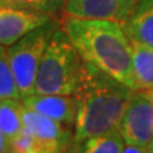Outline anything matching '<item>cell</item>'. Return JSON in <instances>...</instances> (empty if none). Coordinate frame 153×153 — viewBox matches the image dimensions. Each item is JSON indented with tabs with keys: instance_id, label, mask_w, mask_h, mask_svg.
<instances>
[{
	"instance_id": "obj_1",
	"label": "cell",
	"mask_w": 153,
	"mask_h": 153,
	"mask_svg": "<svg viewBox=\"0 0 153 153\" xmlns=\"http://www.w3.org/2000/svg\"><path fill=\"white\" fill-rule=\"evenodd\" d=\"M134 91L84 61L75 92V146L88 138L116 130Z\"/></svg>"
},
{
	"instance_id": "obj_2",
	"label": "cell",
	"mask_w": 153,
	"mask_h": 153,
	"mask_svg": "<svg viewBox=\"0 0 153 153\" xmlns=\"http://www.w3.org/2000/svg\"><path fill=\"white\" fill-rule=\"evenodd\" d=\"M59 25L85 63L134 91L131 44L121 25L69 16H61Z\"/></svg>"
},
{
	"instance_id": "obj_3",
	"label": "cell",
	"mask_w": 153,
	"mask_h": 153,
	"mask_svg": "<svg viewBox=\"0 0 153 153\" xmlns=\"http://www.w3.org/2000/svg\"><path fill=\"white\" fill-rule=\"evenodd\" d=\"M83 65L84 60L59 25L41 57L33 93L75 94Z\"/></svg>"
},
{
	"instance_id": "obj_4",
	"label": "cell",
	"mask_w": 153,
	"mask_h": 153,
	"mask_svg": "<svg viewBox=\"0 0 153 153\" xmlns=\"http://www.w3.org/2000/svg\"><path fill=\"white\" fill-rule=\"evenodd\" d=\"M57 27L59 21L51 19L46 25L27 33L13 45L7 46L8 59L16 78L21 100L33 93L41 57L51 35Z\"/></svg>"
},
{
	"instance_id": "obj_5",
	"label": "cell",
	"mask_w": 153,
	"mask_h": 153,
	"mask_svg": "<svg viewBox=\"0 0 153 153\" xmlns=\"http://www.w3.org/2000/svg\"><path fill=\"white\" fill-rule=\"evenodd\" d=\"M117 131L125 144L148 146L153 139V103L139 91H134L125 107Z\"/></svg>"
},
{
	"instance_id": "obj_6",
	"label": "cell",
	"mask_w": 153,
	"mask_h": 153,
	"mask_svg": "<svg viewBox=\"0 0 153 153\" xmlns=\"http://www.w3.org/2000/svg\"><path fill=\"white\" fill-rule=\"evenodd\" d=\"M138 0H66L63 16L101 19L124 26L133 16Z\"/></svg>"
},
{
	"instance_id": "obj_7",
	"label": "cell",
	"mask_w": 153,
	"mask_h": 153,
	"mask_svg": "<svg viewBox=\"0 0 153 153\" xmlns=\"http://www.w3.org/2000/svg\"><path fill=\"white\" fill-rule=\"evenodd\" d=\"M22 119L23 128L41 142L46 152L65 153L68 151L69 143L73 139L71 128L65 126L26 106L23 107Z\"/></svg>"
},
{
	"instance_id": "obj_8",
	"label": "cell",
	"mask_w": 153,
	"mask_h": 153,
	"mask_svg": "<svg viewBox=\"0 0 153 153\" xmlns=\"http://www.w3.org/2000/svg\"><path fill=\"white\" fill-rule=\"evenodd\" d=\"M51 19L47 14L0 5V45L10 46L27 33L46 25Z\"/></svg>"
},
{
	"instance_id": "obj_9",
	"label": "cell",
	"mask_w": 153,
	"mask_h": 153,
	"mask_svg": "<svg viewBox=\"0 0 153 153\" xmlns=\"http://www.w3.org/2000/svg\"><path fill=\"white\" fill-rule=\"evenodd\" d=\"M26 107L74 129L76 116V98L74 94H42L32 93L22 98Z\"/></svg>"
},
{
	"instance_id": "obj_10",
	"label": "cell",
	"mask_w": 153,
	"mask_h": 153,
	"mask_svg": "<svg viewBox=\"0 0 153 153\" xmlns=\"http://www.w3.org/2000/svg\"><path fill=\"white\" fill-rule=\"evenodd\" d=\"M123 28L130 41L153 49V0H138L133 16Z\"/></svg>"
},
{
	"instance_id": "obj_11",
	"label": "cell",
	"mask_w": 153,
	"mask_h": 153,
	"mask_svg": "<svg viewBox=\"0 0 153 153\" xmlns=\"http://www.w3.org/2000/svg\"><path fill=\"white\" fill-rule=\"evenodd\" d=\"M130 44L134 91H147L153 87V49L133 41Z\"/></svg>"
},
{
	"instance_id": "obj_12",
	"label": "cell",
	"mask_w": 153,
	"mask_h": 153,
	"mask_svg": "<svg viewBox=\"0 0 153 153\" xmlns=\"http://www.w3.org/2000/svg\"><path fill=\"white\" fill-rule=\"evenodd\" d=\"M23 102L21 100H0V130L7 142L23 130Z\"/></svg>"
},
{
	"instance_id": "obj_13",
	"label": "cell",
	"mask_w": 153,
	"mask_h": 153,
	"mask_svg": "<svg viewBox=\"0 0 153 153\" xmlns=\"http://www.w3.org/2000/svg\"><path fill=\"white\" fill-rule=\"evenodd\" d=\"M78 153H121L125 142L116 129L102 135L88 138L78 144Z\"/></svg>"
},
{
	"instance_id": "obj_14",
	"label": "cell",
	"mask_w": 153,
	"mask_h": 153,
	"mask_svg": "<svg viewBox=\"0 0 153 153\" xmlns=\"http://www.w3.org/2000/svg\"><path fill=\"white\" fill-rule=\"evenodd\" d=\"M65 1L66 0H0V5L42 13L55 18L60 14L63 16Z\"/></svg>"
},
{
	"instance_id": "obj_15",
	"label": "cell",
	"mask_w": 153,
	"mask_h": 153,
	"mask_svg": "<svg viewBox=\"0 0 153 153\" xmlns=\"http://www.w3.org/2000/svg\"><path fill=\"white\" fill-rule=\"evenodd\" d=\"M5 98L21 100L16 78L8 59L7 47L0 45V100Z\"/></svg>"
},
{
	"instance_id": "obj_16",
	"label": "cell",
	"mask_w": 153,
	"mask_h": 153,
	"mask_svg": "<svg viewBox=\"0 0 153 153\" xmlns=\"http://www.w3.org/2000/svg\"><path fill=\"white\" fill-rule=\"evenodd\" d=\"M45 147L41 142L23 128V130L8 142L7 153H44Z\"/></svg>"
},
{
	"instance_id": "obj_17",
	"label": "cell",
	"mask_w": 153,
	"mask_h": 153,
	"mask_svg": "<svg viewBox=\"0 0 153 153\" xmlns=\"http://www.w3.org/2000/svg\"><path fill=\"white\" fill-rule=\"evenodd\" d=\"M121 153H149L146 146H134V144H125Z\"/></svg>"
},
{
	"instance_id": "obj_18",
	"label": "cell",
	"mask_w": 153,
	"mask_h": 153,
	"mask_svg": "<svg viewBox=\"0 0 153 153\" xmlns=\"http://www.w3.org/2000/svg\"><path fill=\"white\" fill-rule=\"evenodd\" d=\"M7 149H8V142L1 130H0V153H7Z\"/></svg>"
},
{
	"instance_id": "obj_19",
	"label": "cell",
	"mask_w": 153,
	"mask_h": 153,
	"mask_svg": "<svg viewBox=\"0 0 153 153\" xmlns=\"http://www.w3.org/2000/svg\"><path fill=\"white\" fill-rule=\"evenodd\" d=\"M139 92H142L143 94L146 96V97L149 100V101L153 103V87L149 88V89H147V91H139Z\"/></svg>"
},
{
	"instance_id": "obj_20",
	"label": "cell",
	"mask_w": 153,
	"mask_h": 153,
	"mask_svg": "<svg viewBox=\"0 0 153 153\" xmlns=\"http://www.w3.org/2000/svg\"><path fill=\"white\" fill-rule=\"evenodd\" d=\"M147 148H148V152H149V153H153V139L149 142V144L147 146Z\"/></svg>"
},
{
	"instance_id": "obj_21",
	"label": "cell",
	"mask_w": 153,
	"mask_h": 153,
	"mask_svg": "<svg viewBox=\"0 0 153 153\" xmlns=\"http://www.w3.org/2000/svg\"><path fill=\"white\" fill-rule=\"evenodd\" d=\"M44 153H54V152H44Z\"/></svg>"
},
{
	"instance_id": "obj_22",
	"label": "cell",
	"mask_w": 153,
	"mask_h": 153,
	"mask_svg": "<svg viewBox=\"0 0 153 153\" xmlns=\"http://www.w3.org/2000/svg\"><path fill=\"white\" fill-rule=\"evenodd\" d=\"M68 153H74V152H68Z\"/></svg>"
}]
</instances>
